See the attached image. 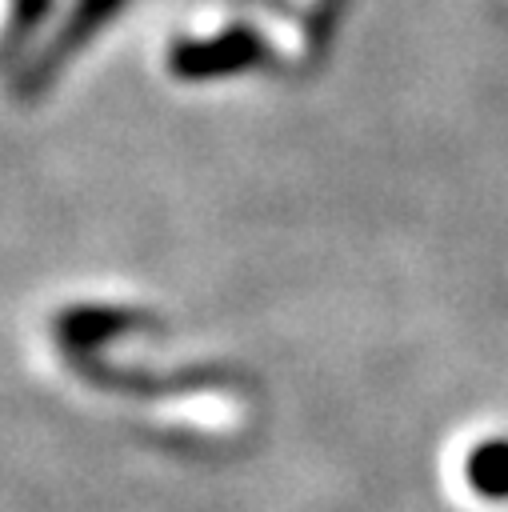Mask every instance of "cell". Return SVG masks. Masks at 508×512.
Instances as JSON below:
<instances>
[{"label": "cell", "mask_w": 508, "mask_h": 512, "mask_svg": "<svg viewBox=\"0 0 508 512\" xmlns=\"http://www.w3.org/2000/svg\"><path fill=\"white\" fill-rule=\"evenodd\" d=\"M464 484L480 500H508V440H480L464 456Z\"/></svg>", "instance_id": "cell-3"}, {"label": "cell", "mask_w": 508, "mask_h": 512, "mask_svg": "<svg viewBox=\"0 0 508 512\" xmlns=\"http://www.w3.org/2000/svg\"><path fill=\"white\" fill-rule=\"evenodd\" d=\"M52 0H8V12L0 20V60L28 44V36L44 24Z\"/></svg>", "instance_id": "cell-4"}, {"label": "cell", "mask_w": 508, "mask_h": 512, "mask_svg": "<svg viewBox=\"0 0 508 512\" xmlns=\"http://www.w3.org/2000/svg\"><path fill=\"white\" fill-rule=\"evenodd\" d=\"M260 56H264V40L252 28L236 24V28L212 32V36L176 40L172 52H168V68L180 80H216V76L248 72Z\"/></svg>", "instance_id": "cell-1"}, {"label": "cell", "mask_w": 508, "mask_h": 512, "mask_svg": "<svg viewBox=\"0 0 508 512\" xmlns=\"http://www.w3.org/2000/svg\"><path fill=\"white\" fill-rule=\"evenodd\" d=\"M120 8H124V0H76L72 12L56 24V32L48 36V44L40 48L36 64H28V72H24V92H40L44 84H52V76L64 68V60L76 56Z\"/></svg>", "instance_id": "cell-2"}]
</instances>
